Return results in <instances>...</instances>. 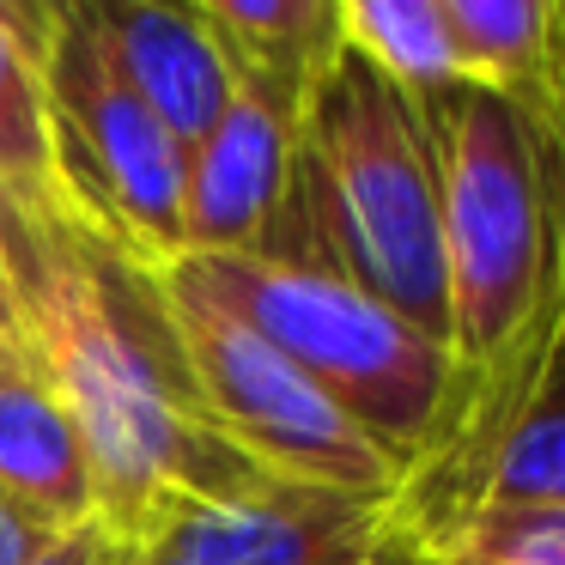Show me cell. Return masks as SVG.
Listing matches in <instances>:
<instances>
[{"mask_svg":"<svg viewBox=\"0 0 565 565\" xmlns=\"http://www.w3.org/2000/svg\"><path fill=\"white\" fill-rule=\"evenodd\" d=\"M419 565H565V504H492L438 523Z\"/></svg>","mask_w":565,"mask_h":565,"instance_id":"16","label":"cell"},{"mask_svg":"<svg viewBox=\"0 0 565 565\" xmlns=\"http://www.w3.org/2000/svg\"><path fill=\"white\" fill-rule=\"evenodd\" d=\"M492 504H565V347H553L535 390L462 462L414 475L395 492L407 547H419L450 516L492 511Z\"/></svg>","mask_w":565,"mask_h":565,"instance_id":"9","label":"cell"},{"mask_svg":"<svg viewBox=\"0 0 565 565\" xmlns=\"http://www.w3.org/2000/svg\"><path fill=\"white\" fill-rule=\"evenodd\" d=\"M55 523H43L38 511H25L19 499L0 492V565H31L43 547H50Z\"/></svg>","mask_w":565,"mask_h":565,"instance_id":"18","label":"cell"},{"mask_svg":"<svg viewBox=\"0 0 565 565\" xmlns=\"http://www.w3.org/2000/svg\"><path fill=\"white\" fill-rule=\"evenodd\" d=\"M256 256L329 268L426 329L444 347V232L419 104L402 98L353 50L317 79L298 110L286 213ZM450 353V347H444Z\"/></svg>","mask_w":565,"mask_h":565,"instance_id":"3","label":"cell"},{"mask_svg":"<svg viewBox=\"0 0 565 565\" xmlns=\"http://www.w3.org/2000/svg\"><path fill=\"white\" fill-rule=\"evenodd\" d=\"M31 565H128V535H116L104 516H86L74 529H55Z\"/></svg>","mask_w":565,"mask_h":565,"instance_id":"17","label":"cell"},{"mask_svg":"<svg viewBox=\"0 0 565 565\" xmlns=\"http://www.w3.org/2000/svg\"><path fill=\"white\" fill-rule=\"evenodd\" d=\"M402 553L414 547L395 499L280 475L256 480L237 499L171 504L128 541V565H383Z\"/></svg>","mask_w":565,"mask_h":565,"instance_id":"7","label":"cell"},{"mask_svg":"<svg viewBox=\"0 0 565 565\" xmlns=\"http://www.w3.org/2000/svg\"><path fill=\"white\" fill-rule=\"evenodd\" d=\"M462 74L559 128L565 92V0H444Z\"/></svg>","mask_w":565,"mask_h":565,"instance_id":"12","label":"cell"},{"mask_svg":"<svg viewBox=\"0 0 565 565\" xmlns=\"http://www.w3.org/2000/svg\"><path fill=\"white\" fill-rule=\"evenodd\" d=\"M55 159L86 213L92 237L164 268L183 256V171L189 147L147 110L135 86L104 62L74 13L55 0V31L43 55Z\"/></svg>","mask_w":565,"mask_h":565,"instance_id":"6","label":"cell"},{"mask_svg":"<svg viewBox=\"0 0 565 565\" xmlns=\"http://www.w3.org/2000/svg\"><path fill=\"white\" fill-rule=\"evenodd\" d=\"M438 171L444 305H450V419L407 468L438 475L462 462L529 390L559 347V128L535 122L499 92L462 86L419 104Z\"/></svg>","mask_w":565,"mask_h":565,"instance_id":"2","label":"cell"},{"mask_svg":"<svg viewBox=\"0 0 565 565\" xmlns=\"http://www.w3.org/2000/svg\"><path fill=\"white\" fill-rule=\"evenodd\" d=\"M0 25L43 62L50 55V31H55V0H0Z\"/></svg>","mask_w":565,"mask_h":565,"instance_id":"19","label":"cell"},{"mask_svg":"<svg viewBox=\"0 0 565 565\" xmlns=\"http://www.w3.org/2000/svg\"><path fill=\"white\" fill-rule=\"evenodd\" d=\"M171 268L280 347L359 431H371L402 462V480L438 444L456 390L450 353L353 280L256 249L177 256Z\"/></svg>","mask_w":565,"mask_h":565,"instance_id":"4","label":"cell"},{"mask_svg":"<svg viewBox=\"0 0 565 565\" xmlns=\"http://www.w3.org/2000/svg\"><path fill=\"white\" fill-rule=\"evenodd\" d=\"M0 220L92 232L55 159L43 62L7 25H0Z\"/></svg>","mask_w":565,"mask_h":565,"instance_id":"14","label":"cell"},{"mask_svg":"<svg viewBox=\"0 0 565 565\" xmlns=\"http://www.w3.org/2000/svg\"><path fill=\"white\" fill-rule=\"evenodd\" d=\"M0 492L55 529L98 516L79 419L19 334H0Z\"/></svg>","mask_w":565,"mask_h":565,"instance_id":"11","label":"cell"},{"mask_svg":"<svg viewBox=\"0 0 565 565\" xmlns=\"http://www.w3.org/2000/svg\"><path fill=\"white\" fill-rule=\"evenodd\" d=\"M334 7H341V43L365 67H377L402 98L426 104L468 79L444 0H334Z\"/></svg>","mask_w":565,"mask_h":565,"instance_id":"15","label":"cell"},{"mask_svg":"<svg viewBox=\"0 0 565 565\" xmlns=\"http://www.w3.org/2000/svg\"><path fill=\"white\" fill-rule=\"evenodd\" d=\"M559 244H565V92H559ZM559 347H565V292H559Z\"/></svg>","mask_w":565,"mask_h":565,"instance_id":"20","label":"cell"},{"mask_svg":"<svg viewBox=\"0 0 565 565\" xmlns=\"http://www.w3.org/2000/svg\"><path fill=\"white\" fill-rule=\"evenodd\" d=\"M62 7L183 147H195L225 116L237 74L189 0H62Z\"/></svg>","mask_w":565,"mask_h":565,"instance_id":"10","label":"cell"},{"mask_svg":"<svg viewBox=\"0 0 565 565\" xmlns=\"http://www.w3.org/2000/svg\"><path fill=\"white\" fill-rule=\"evenodd\" d=\"M7 280L19 341L74 407L98 516L116 535L135 541L171 504L237 499L268 480L207 419L147 262L74 225L7 220Z\"/></svg>","mask_w":565,"mask_h":565,"instance_id":"1","label":"cell"},{"mask_svg":"<svg viewBox=\"0 0 565 565\" xmlns=\"http://www.w3.org/2000/svg\"><path fill=\"white\" fill-rule=\"evenodd\" d=\"M220 38L244 86L305 110L317 79L341 62V7L334 0H189Z\"/></svg>","mask_w":565,"mask_h":565,"instance_id":"13","label":"cell"},{"mask_svg":"<svg viewBox=\"0 0 565 565\" xmlns=\"http://www.w3.org/2000/svg\"><path fill=\"white\" fill-rule=\"evenodd\" d=\"M152 274H159L164 317H171L177 347L189 359L201 407L249 462H262L280 480L365 492V499L402 492V462L371 431H359L280 347L262 341L225 305H213L201 286H189L171 262Z\"/></svg>","mask_w":565,"mask_h":565,"instance_id":"5","label":"cell"},{"mask_svg":"<svg viewBox=\"0 0 565 565\" xmlns=\"http://www.w3.org/2000/svg\"><path fill=\"white\" fill-rule=\"evenodd\" d=\"M298 152V110L237 79L225 116L189 147L183 171V256L262 249L286 213Z\"/></svg>","mask_w":565,"mask_h":565,"instance_id":"8","label":"cell"}]
</instances>
